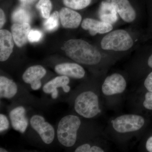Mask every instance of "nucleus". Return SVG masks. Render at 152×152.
<instances>
[{
  "instance_id": "nucleus-1",
  "label": "nucleus",
  "mask_w": 152,
  "mask_h": 152,
  "mask_svg": "<svg viewBox=\"0 0 152 152\" xmlns=\"http://www.w3.org/2000/svg\"><path fill=\"white\" fill-rule=\"evenodd\" d=\"M138 28L116 29L99 35L96 46L102 52L113 56L128 53L136 50L142 39Z\"/></svg>"
},
{
  "instance_id": "nucleus-2",
  "label": "nucleus",
  "mask_w": 152,
  "mask_h": 152,
  "mask_svg": "<svg viewBox=\"0 0 152 152\" xmlns=\"http://www.w3.org/2000/svg\"><path fill=\"white\" fill-rule=\"evenodd\" d=\"M62 50L72 60L81 64L89 66L102 64L105 58L110 57L94 45L81 39H71L65 43Z\"/></svg>"
},
{
  "instance_id": "nucleus-3",
  "label": "nucleus",
  "mask_w": 152,
  "mask_h": 152,
  "mask_svg": "<svg viewBox=\"0 0 152 152\" xmlns=\"http://www.w3.org/2000/svg\"><path fill=\"white\" fill-rule=\"evenodd\" d=\"M80 120L77 116L69 115L62 118L58 126L57 136L60 144L65 147H72L75 144Z\"/></svg>"
},
{
  "instance_id": "nucleus-4",
  "label": "nucleus",
  "mask_w": 152,
  "mask_h": 152,
  "mask_svg": "<svg viewBox=\"0 0 152 152\" xmlns=\"http://www.w3.org/2000/svg\"><path fill=\"white\" fill-rule=\"evenodd\" d=\"M120 18L133 27L138 28L141 18L139 0H107Z\"/></svg>"
},
{
  "instance_id": "nucleus-5",
  "label": "nucleus",
  "mask_w": 152,
  "mask_h": 152,
  "mask_svg": "<svg viewBox=\"0 0 152 152\" xmlns=\"http://www.w3.org/2000/svg\"><path fill=\"white\" fill-rule=\"evenodd\" d=\"M75 110L81 116L91 118L100 112L97 95L92 91H86L79 94L75 102Z\"/></svg>"
},
{
  "instance_id": "nucleus-6",
  "label": "nucleus",
  "mask_w": 152,
  "mask_h": 152,
  "mask_svg": "<svg viewBox=\"0 0 152 152\" xmlns=\"http://www.w3.org/2000/svg\"><path fill=\"white\" fill-rule=\"evenodd\" d=\"M112 123L117 132L126 133L138 131L144 126L145 121L141 116L130 114L117 117Z\"/></svg>"
},
{
  "instance_id": "nucleus-7",
  "label": "nucleus",
  "mask_w": 152,
  "mask_h": 152,
  "mask_svg": "<svg viewBox=\"0 0 152 152\" xmlns=\"http://www.w3.org/2000/svg\"><path fill=\"white\" fill-rule=\"evenodd\" d=\"M30 124L33 129L38 133L45 144L49 145L53 142L55 137V131L50 123L46 121L45 118L36 115L31 118Z\"/></svg>"
},
{
  "instance_id": "nucleus-8",
  "label": "nucleus",
  "mask_w": 152,
  "mask_h": 152,
  "mask_svg": "<svg viewBox=\"0 0 152 152\" xmlns=\"http://www.w3.org/2000/svg\"><path fill=\"white\" fill-rule=\"evenodd\" d=\"M127 83L122 75L115 73L105 79L102 86V91L106 96L121 94L124 91Z\"/></svg>"
},
{
  "instance_id": "nucleus-9",
  "label": "nucleus",
  "mask_w": 152,
  "mask_h": 152,
  "mask_svg": "<svg viewBox=\"0 0 152 152\" xmlns=\"http://www.w3.org/2000/svg\"><path fill=\"white\" fill-rule=\"evenodd\" d=\"M83 29L88 31L91 35L104 34L114 29L113 24L102 20L92 18H86L81 24Z\"/></svg>"
},
{
  "instance_id": "nucleus-10",
  "label": "nucleus",
  "mask_w": 152,
  "mask_h": 152,
  "mask_svg": "<svg viewBox=\"0 0 152 152\" xmlns=\"http://www.w3.org/2000/svg\"><path fill=\"white\" fill-rule=\"evenodd\" d=\"M47 73L45 69L41 65H35L30 67L26 70L22 79L26 83L31 85V88L34 91L40 89L42 87L41 79Z\"/></svg>"
},
{
  "instance_id": "nucleus-11",
  "label": "nucleus",
  "mask_w": 152,
  "mask_h": 152,
  "mask_svg": "<svg viewBox=\"0 0 152 152\" xmlns=\"http://www.w3.org/2000/svg\"><path fill=\"white\" fill-rule=\"evenodd\" d=\"M12 127L15 130L24 133L28 126L26 116V110L23 106H19L12 110L9 114Z\"/></svg>"
},
{
  "instance_id": "nucleus-12",
  "label": "nucleus",
  "mask_w": 152,
  "mask_h": 152,
  "mask_svg": "<svg viewBox=\"0 0 152 152\" xmlns=\"http://www.w3.org/2000/svg\"><path fill=\"white\" fill-rule=\"evenodd\" d=\"M55 71L61 75L76 79L83 78L86 75L84 69L78 63H64L59 64L55 66Z\"/></svg>"
},
{
  "instance_id": "nucleus-13",
  "label": "nucleus",
  "mask_w": 152,
  "mask_h": 152,
  "mask_svg": "<svg viewBox=\"0 0 152 152\" xmlns=\"http://www.w3.org/2000/svg\"><path fill=\"white\" fill-rule=\"evenodd\" d=\"M59 16L62 25L66 28L76 29L81 24V15L75 10L66 7L60 10Z\"/></svg>"
},
{
  "instance_id": "nucleus-14",
  "label": "nucleus",
  "mask_w": 152,
  "mask_h": 152,
  "mask_svg": "<svg viewBox=\"0 0 152 152\" xmlns=\"http://www.w3.org/2000/svg\"><path fill=\"white\" fill-rule=\"evenodd\" d=\"M14 40L12 34L7 30L0 31V61L8 59L13 51Z\"/></svg>"
},
{
  "instance_id": "nucleus-15",
  "label": "nucleus",
  "mask_w": 152,
  "mask_h": 152,
  "mask_svg": "<svg viewBox=\"0 0 152 152\" xmlns=\"http://www.w3.org/2000/svg\"><path fill=\"white\" fill-rule=\"evenodd\" d=\"M30 31L31 26L28 23H15L11 27L12 35L17 46L21 48L26 43Z\"/></svg>"
},
{
  "instance_id": "nucleus-16",
  "label": "nucleus",
  "mask_w": 152,
  "mask_h": 152,
  "mask_svg": "<svg viewBox=\"0 0 152 152\" xmlns=\"http://www.w3.org/2000/svg\"><path fill=\"white\" fill-rule=\"evenodd\" d=\"M18 87L12 80L4 77H0V97L11 99L17 94Z\"/></svg>"
},
{
  "instance_id": "nucleus-17",
  "label": "nucleus",
  "mask_w": 152,
  "mask_h": 152,
  "mask_svg": "<svg viewBox=\"0 0 152 152\" xmlns=\"http://www.w3.org/2000/svg\"><path fill=\"white\" fill-rule=\"evenodd\" d=\"M70 83L69 77L61 75L56 77L46 83L43 87V91L46 94H51L54 92L58 91V88L62 89Z\"/></svg>"
},
{
  "instance_id": "nucleus-18",
  "label": "nucleus",
  "mask_w": 152,
  "mask_h": 152,
  "mask_svg": "<svg viewBox=\"0 0 152 152\" xmlns=\"http://www.w3.org/2000/svg\"><path fill=\"white\" fill-rule=\"evenodd\" d=\"M12 20L17 23H29L31 20V15L26 6L23 5L16 9L12 14Z\"/></svg>"
},
{
  "instance_id": "nucleus-19",
  "label": "nucleus",
  "mask_w": 152,
  "mask_h": 152,
  "mask_svg": "<svg viewBox=\"0 0 152 152\" xmlns=\"http://www.w3.org/2000/svg\"><path fill=\"white\" fill-rule=\"evenodd\" d=\"M98 0H62L63 3L66 7L80 10L86 8Z\"/></svg>"
},
{
  "instance_id": "nucleus-20",
  "label": "nucleus",
  "mask_w": 152,
  "mask_h": 152,
  "mask_svg": "<svg viewBox=\"0 0 152 152\" xmlns=\"http://www.w3.org/2000/svg\"><path fill=\"white\" fill-rule=\"evenodd\" d=\"M58 11H55L47 19L44 23L45 29L48 31H53L58 28L59 26V14Z\"/></svg>"
},
{
  "instance_id": "nucleus-21",
  "label": "nucleus",
  "mask_w": 152,
  "mask_h": 152,
  "mask_svg": "<svg viewBox=\"0 0 152 152\" xmlns=\"http://www.w3.org/2000/svg\"><path fill=\"white\" fill-rule=\"evenodd\" d=\"M36 7L44 18L47 19L49 18L53 7L50 0H39Z\"/></svg>"
},
{
  "instance_id": "nucleus-22",
  "label": "nucleus",
  "mask_w": 152,
  "mask_h": 152,
  "mask_svg": "<svg viewBox=\"0 0 152 152\" xmlns=\"http://www.w3.org/2000/svg\"><path fill=\"white\" fill-rule=\"evenodd\" d=\"M42 36V33L41 31L37 30H31L28 36V40L30 42H37L40 40Z\"/></svg>"
},
{
  "instance_id": "nucleus-23",
  "label": "nucleus",
  "mask_w": 152,
  "mask_h": 152,
  "mask_svg": "<svg viewBox=\"0 0 152 152\" xmlns=\"http://www.w3.org/2000/svg\"><path fill=\"white\" fill-rule=\"evenodd\" d=\"M10 126L9 120L6 116L3 114H0V132L1 133L7 130Z\"/></svg>"
},
{
  "instance_id": "nucleus-24",
  "label": "nucleus",
  "mask_w": 152,
  "mask_h": 152,
  "mask_svg": "<svg viewBox=\"0 0 152 152\" xmlns=\"http://www.w3.org/2000/svg\"><path fill=\"white\" fill-rule=\"evenodd\" d=\"M143 106L147 110H152V92H148L145 95Z\"/></svg>"
},
{
  "instance_id": "nucleus-25",
  "label": "nucleus",
  "mask_w": 152,
  "mask_h": 152,
  "mask_svg": "<svg viewBox=\"0 0 152 152\" xmlns=\"http://www.w3.org/2000/svg\"><path fill=\"white\" fill-rule=\"evenodd\" d=\"M144 86L149 92H152V72L147 76L144 81Z\"/></svg>"
},
{
  "instance_id": "nucleus-26",
  "label": "nucleus",
  "mask_w": 152,
  "mask_h": 152,
  "mask_svg": "<svg viewBox=\"0 0 152 152\" xmlns=\"http://www.w3.org/2000/svg\"><path fill=\"white\" fill-rule=\"evenodd\" d=\"M91 145L89 144H84L77 147L75 150V152H90Z\"/></svg>"
},
{
  "instance_id": "nucleus-27",
  "label": "nucleus",
  "mask_w": 152,
  "mask_h": 152,
  "mask_svg": "<svg viewBox=\"0 0 152 152\" xmlns=\"http://www.w3.org/2000/svg\"><path fill=\"white\" fill-rule=\"evenodd\" d=\"M6 22V17L4 11L0 9V28L1 29Z\"/></svg>"
},
{
  "instance_id": "nucleus-28",
  "label": "nucleus",
  "mask_w": 152,
  "mask_h": 152,
  "mask_svg": "<svg viewBox=\"0 0 152 152\" xmlns=\"http://www.w3.org/2000/svg\"><path fill=\"white\" fill-rule=\"evenodd\" d=\"M146 148L148 151L152 152V136L150 137L147 141Z\"/></svg>"
},
{
  "instance_id": "nucleus-29",
  "label": "nucleus",
  "mask_w": 152,
  "mask_h": 152,
  "mask_svg": "<svg viewBox=\"0 0 152 152\" xmlns=\"http://www.w3.org/2000/svg\"><path fill=\"white\" fill-rule=\"evenodd\" d=\"M23 5L28 6L36 2L37 0H20Z\"/></svg>"
},
{
  "instance_id": "nucleus-30",
  "label": "nucleus",
  "mask_w": 152,
  "mask_h": 152,
  "mask_svg": "<svg viewBox=\"0 0 152 152\" xmlns=\"http://www.w3.org/2000/svg\"><path fill=\"white\" fill-rule=\"evenodd\" d=\"M103 149L100 147L97 146H93L91 147L90 149V152H104Z\"/></svg>"
},
{
  "instance_id": "nucleus-31",
  "label": "nucleus",
  "mask_w": 152,
  "mask_h": 152,
  "mask_svg": "<svg viewBox=\"0 0 152 152\" xmlns=\"http://www.w3.org/2000/svg\"><path fill=\"white\" fill-rule=\"evenodd\" d=\"M147 63L148 67L152 69V52L148 58Z\"/></svg>"
},
{
  "instance_id": "nucleus-32",
  "label": "nucleus",
  "mask_w": 152,
  "mask_h": 152,
  "mask_svg": "<svg viewBox=\"0 0 152 152\" xmlns=\"http://www.w3.org/2000/svg\"><path fill=\"white\" fill-rule=\"evenodd\" d=\"M71 88L69 86L67 85L64 88H63V90L64 92L66 93H69L70 91Z\"/></svg>"
},
{
  "instance_id": "nucleus-33",
  "label": "nucleus",
  "mask_w": 152,
  "mask_h": 152,
  "mask_svg": "<svg viewBox=\"0 0 152 152\" xmlns=\"http://www.w3.org/2000/svg\"><path fill=\"white\" fill-rule=\"evenodd\" d=\"M0 152H7L8 151L5 149L4 148H0Z\"/></svg>"
}]
</instances>
